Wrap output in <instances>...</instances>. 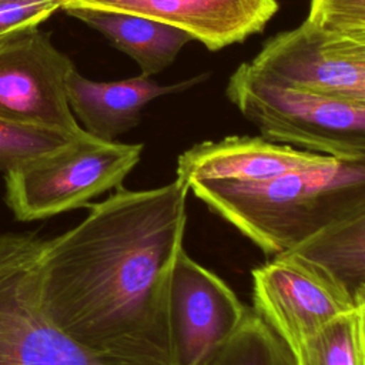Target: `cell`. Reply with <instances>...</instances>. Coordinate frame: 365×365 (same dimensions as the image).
<instances>
[{
	"instance_id": "obj_1",
	"label": "cell",
	"mask_w": 365,
	"mask_h": 365,
	"mask_svg": "<svg viewBox=\"0 0 365 365\" xmlns=\"http://www.w3.org/2000/svg\"><path fill=\"white\" fill-rule=\"evenodd\" d=\"M190 188L123 187L74 228L44 241L34 271L44 317L88 351L131 365H171L170 272L187 227Z\"/></svg>"
},
{
	"instance_id": "obj_2",
	"label": "cell",
	"mask_w": 365,
	"mask_h": 365,
	"mask_svg": "<svg viewBox=\"0 0 365 365\" xmlns=\"http://www.w3.org/2000/svg\"><path fill=\"white\" fill-rule=\"evenodd\" d=\"M190 191L261 251L277 255L365 211V158L328 157L264 182L197 181Z\"/></svg>"
},
{
	"instance_id": "obj_3",
	"label": "cell",
	"mask_w": 365,
	"mask_h": 365,
	"mask_svg": "<svg viewBox=\"0 0 365 365\" xmlns=\"http://www.w3.org/2000/svg\"><path fill=\"white\" fill-rule=\"evenodd\" d=\"M227 97L267 140L335 158H365V104L282 87L250 61L231 74Z\"/></svg>"
},
{
	"instance_id": "obj_4",
	"label": "cell",
	"mask_w": 365,
	"mask_h": 365,
	"mask_svg": "<svg viewBox=\"0 0 365 365\" xmlns=\"http://www.w3.org/2000/svg\"><path fill=\"white\" fill-rule=\"evenodd\" d=\"M141 153L143 144L107 141L86 133L68 147L6 173V202L19 221L83 207L120 188Z\"/></svg>"
},
{
	"instance_id": "obj_5",
	"label": "cell",
	"mask_w": 365,
	"mask_h": 365,
	"mask_svg": "<svg viewBox=\"0 0 365 365\" xmlns=\"http://www.w3.org/2000/svg\"><path fill=\"white\" fill-rule=\"evenodd\" d=\"M43 242L0 234V365H131L86 349L44 317L34 282Z\"/></svg>"
},
{
	"instance_id": "obj_6",
	"label": "cell",
	"mask_w": 365,
	"mask_h": 365,
	"mask_svg": "<svg viewBox=\"0 0 365 365\" xmlns=\"http://www.w3.org/2000/svg\"><path fill=\"white\" fill-rule=\"evenodd\" d=\"M252 277L254 311L292 354L335 319L355 311V299L327 269L292 251L272 255Z\"/></svg>"
},
{
	"instance_id": "obj_7",
	"label": "cell",
	"mask_w": 365,
	"mask_h": 365,
	"mask_svg": "<svg viewBox=\"0 0 365 365\" xmlns=\"http://www.w3.org/2000/svg\"><path fill=\"white\" fill-rule=\"evenodd\" d=\"M250 64L282 87L365 104V54L346 37L307 19L265 41Z\"/></svg>"
},
{
	"instance_id": "obj_8",
	"label": "cell",
	"mask_w": 365,
	"mask_h": 365,
	"mask_svg": "<svg viewBox=\"0 0 365 365\" xmlns=\"http://www.w3.org/2000/svg\"><path fill=\"white\" fill-rule=\"evenodd\" d=\"M73 61L47 33L21 31L0 43V120L81 134L67 97Z\"/></svg>"
},
{
	"instance_id": "obj_9",
	"label": "cell",
	"mask_w": 365,
	"mask_h": 365,
	"mask_svg": "<svg viewBox=\"0 0 365 365\" xmlns=\"http://www.w3.org/2000/svg\"><path fill=\"white\" fill-rule=\"evenodd\" d=\"M250 308L182 248L167 288V335L171 365H200L242 324Z\"/></svg>"
},
{
	"instance_id": "obj_10",
	"label": "cell",
	"mask_w": 365,
	"mask_h": 365,
	"mask_svg": "<svg viewBox=\"0 0 365 365\" xmlns=\"http://www.w3.org/2000/svg\"><path fill=\"white\" fill-rule=\"evenodd\" d=\"M66 7L130 13L187 31L215 51L264 30L278 11V0H66Z\"/></svg>"
},
{
	"instance_id": "obj_11",
	"label": "cell",
	"mask_w": 365,
	"mask_h": 365,
	"mask_svg": "<svg viewBox=\"0 0 365 365\" xmlns=\"http://www.w3.org/2000/svg\"><path fill=\"white\" fill-rule=\"evenodd\" d=\"M328 157L264 137L230 135L218 141H202L185 150L177 160L175 178L188 188L197 181L264 182L318 164Z\"/></svg>"
},
{
	"instance_id": "obj_12",
	"label": "cell",
	"mask_w": 365,
	"mask_h": 365,
	"mask_svg": "<svg viewBox=\"0 0 365 365\" xmlns=\"http://www.w3.org/2000/svg\"><path fill=\"white\" fill-rule=\"evenodd\" d=\"M200 80L201 77H195L171 86H160L151 77L140 74L117 81H96L74 70L68 78L67 97L74 117L80 118L87 133L114 141L138 124L143 108L151 100L182 91Z\"/></svg>"
},
{
	"instance_id": "obj_13",
	"label": "cell",
	"mask_w": 365,
	"mask_h": 365,
	"mask_svg": "<svg viewBox=\"0 0 365 365\" xmlns=\"http://www.w3.org/2000/svg\"><path fill=\"white\" fill-rule=\"evenodd\" d=\"M63 10L100 31L114 47L131 57L141 68V74L148 77L167 68L181 48L194 40L175 26L130 13L93 7H66Z\"/></svg>"
},
{
	"instance_id": "obj_14",
	"label": "cell",
	"mask_w": 365,
	"mask_h": 365,
	"mask_svg": "<svg viewBox=\"0 0 365 365\" xmlns=\"http://www.w3.org/2000/svg\"><path fill=\"white\" fill-rule=\"evenodd\" d=\"M291 251L327 269L355 297L365 288V211Z\"/></svg>"
},
{
	"instance_id": "obj_15",
	"label": "cell",
	"mask_w": 365,
	"mask_h": 365,
	"mask_svg": "<svg viewBox=\"0 0 365 365\" xmlns=\"http://www.w3.org/2000/svg\"><path fill=\"white\" fill-rule=\"evenodd\" d=\"M200 365H295L292 351L250 308L240 328Z\"/></svg>"
},
{
	"instance_id": "obj_16",
	"label": "cell",
	"mask_w": 365,
	"mask_h": 365,
	"mask_svg": "<svg viewBox=\"0 0 365 365\" xmlns=\"http://www.w3.org/2000/svg\"><path fill=\"white\" fill-rule=\"evenodd\" d=\"M86 133L84 130L81 134H71L61 130L0 120V171L6 174L63 150Z\"/></svg>"
},
{
	"instance_id": "obj_17",
	"label": "cell",
	"mask_w": 365,
	"mask_h": 365,
	"mask_svg": "<svg viewBox=\"0 0 365 365\" xmlns=\"http://www.w3.org/2000/svg\"><path fill=\"white\" fill-rule=\"evenodd\" d=\"M295 365H361L355 311L308 339L295 352Z\"/></svg>"
},
{
	"instance_id": "obj_18",
	"label": "cell",
	"mask_w": 365,
	"mask_h": 365,
	"mask_svg": "<svg viewBox=\"0 0 365 365\" xmlns=\"http://www.w3.org/2000/svg\"><path fill=\"white\" fill-rule=\"evenodd\" d=\"M64 4L66 0H0V43L37 29Z\"/></svg>"
},
{
	"instance_id": "obj_19",
	"label": "cell",
	"mask_w": 365,
	"mask_h": 365,
	"mask_svg": "<svg viewBox=\"0 0 365 365\" xmlns=\"http://www.w3.org/2000/svg\"><path fill=\"white\" fill-rule=\"evenodd\" d=\"M307 20L329 31L365 27V0H309Z\"/></svg>"
},
{
	"instance_id": "obj_20",
	"label": "cell",
	"mask_w": 365,
	"mask_h": 365,
	"mask_svg": "<svg viewBox=\"0 0 365 365\" xmlns=\"http://www.w3.org/2000/svg\"><path fill=\"white\" fill-rule=\"evenodd\" d=\"M355 324H356V339L359 349L361 365H365V288L361 289L355 297Z\"/></svg>"
},
{
	"instance_id": "obj_21",
	"label": "cell",
	"mask_w": 365,
	"mask_h": 365,
	"mask_svg": "<svg viewBox=\"0 0 365 365\" xmlns=\"http://www.w3.org/2000/svg\"><path fill=\"white\" fill-rule=\"evenodd\" d=\"M336 33H339L341 36L346 37L361 53L365 54V27L339 30V31H336Z\"/></svg>"
}]
</instances>
